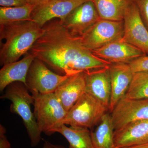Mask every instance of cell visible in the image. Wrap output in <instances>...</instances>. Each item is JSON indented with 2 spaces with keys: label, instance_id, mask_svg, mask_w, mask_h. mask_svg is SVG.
Returning a JSON list of instances; mask_svg holds the SVG:
<instances>
[{
  "label": "cell",
  "instance_id": "6da1fadb",
  "mask_svg": "<svg viewBox=\"0 0 148 148\" xmlns=\"http://www.w3.org/2000/svg\"><path fill=\"white\" fill-rule=\"evenodd\" d=\"M42 27L43 33L29 51L59 75H71L111 65L86 48L80 37L72 36L60 20L49 21Z\"/></svg>",
  "mask_w": 148,
  "mask_h": 148
},
{
  "label": "cell",
  "instance_id": "7a4b0ae2",
  "mask_svg": "<svg viewBox=\"0 0 148 148\" xmlns=\"http://www.w3.org/2000/svg\"><path fill=\"white\" fill-rule=\"evenodd\" d=\"M44 30L31 20L0 24V64L13 63L28 53Z\"/></svg>",
  "mask_w": 148,
  "mask_h": 148
},
{
  "label": "cell",
  "instance_id": "3957f363",
  "mask_svg": "<svg viewBox=\"0 0 148 148\" xmlns=\"http://www.w3.org/2000/svg\"><path fill=\"white\" fill-rule=\"evenodd\" d=\"M6 88L1 99H8L12 102L11 112L21 118L27 129L31 146L36 147L41 140L42 132L40 130L34 112L31 110V105L34 103L33 95L29 93V89L22 82L12 83Z\"/></svg>",
  "mask_w": 148,
  "mask_h": 148
},
{
  "label": "cell",
  "instance_id": "277c9868",
  "mask_svg": "<svg viewBox=\"0 0 148 148\" xmlns=\"http://www.w3.org/2000/svg\"><path fill=\"white\" fill-rule=\"evenodd\" d=\"M34 99V114L41 132L47 135L62 124L67 115L64 107L54 92L41 94L32 92Z\"/></svg>",
  "mask_w": 148,
  "mask_h": 148
},
{
  "label": "cell",
  "instance_id": "5b68a950",
  "mask_svg": "<svg viewBox=\"0 0 148 148\" xmlns=\"http://www.w3.org/2000/svg\"><path fill=\"white\" fill-rule=\"evenodd\" d=\"M109 109L97 98L85 92L67 112L62 124L92 130Z\"/></svg>",
  "mask_w": 148,
  "mask_h": 148
},
{
  "label": "cell",
  "instance_id": "8992f818",
  "mask_svg": "<svg viewBox=\"0 0 148 148\" xmlns=\"http://www.w3.org/2000/svg\"><path fill=\"white\" fill-rule=\"evenodd\" d=\"M123 33V21H110L101 18L80 39L82 45L91 51L122 39Z\"/></svg>",
  "mask_w": 148,
  "mask_h": 148
},
{
  "label": "cell",
  "instance_id": "52a82bcc",
  "mask_svg": "<svg viewBox=\"0 0 148 148\" xmlns=\"http://www.w3.org/2000/svg\"><path fill=\"white\" fill-rule=\"evenodd\" d=\"M69 76L53 73L42 61L35 58L27 73L26 86L32 93H52Z\"/></svg>",
  "mask_w": 148,
  "mask_h": 148
},
{
  "label": "cell",
  "instance_id": "ba28073f",
  "mask_svg": "<svg viewBox=\"0 0 148 148\" xmlns=\"http://www.w3.org/2000/svg\"><path fill=\"white\" fill-rule=\"evenodd\" d=\"M122 40L148 54V30L135 0H129L125 10Z\"/></svg>",
  "mask_w": 148,
  "mask_h": 148
},
{
  "label": "cell",
  "instance_id": "9c48e42d",
  "mask_svg": "<svg viewBox=\"0 0 148 148\" xmlns=\"http://www.w3.org/2000/svg\"><path fill=\"white\" fill-rule=\"evenodd\" d=\"M110 113L114 130L138 121L148 119V99L123 97Z\"/></svg>",
  "mask_w": 148,
  "mask_h": 148
},
{
  "label": "cell",
  "instance_id": "30bf717a",
  "mask_svg": "<svg viewBox=\"0 0 148 148\" xmlns=\"http://www.w3.org/2000/svg\"><path fill=\"white\" fill-rule=\"evenodd\" d=\"M101 19L92 0H88L77 7L64 21V27L74 36L81 37Z\"/></svg>",
  "mask_w": 148,
  "mask_h": 148
},
{
  "label": "cell",
  "instance_id": "8fae6325",
  "mask_svg": "<svg viewBox=\"0 0 148 148\" xmlns=\"http://www.w3.org/2000/svg\"><path fill=\"white\" fill-rule=\"evenodd\" d=\"M88 0H50L37 6L32 15V20L42 27L54 18L64 21L71 12Z\"/></svg>",
  "mask_w": 148,
  "mask_h": 148
},
{
  "label": "cell",
  "instance_id": "7c38bea8",
  "mask_svg": "<svg viewBox=\"0 0 148 148\" xmlns=\"http://www.w3.org/2000/svg\"><path fill=\"white\" fill-rule=\"evenodd\" d=\"M91 51L95 56L111 64H129L136 58L146 55L143 51L122 39Z\"/></svg>",
  "mask_w": 148,
  "mask_h": 148
},
{
  "label": "cell",
  "instance_id": "4fadbf2b",
  "mask_svg": "<svg viewBox=\"0 0 148 148\" xmlns=\"http://www.w3.org/2000/svg\"><path fill=\"white\" fill-rule=\"evenodd\" d=\"M109 67L88 70L84 73L86 92L101 101L109 111L111 86Z\"/></svg>",
  "mask_w": 148,
  "mask_h": 148
},
{
  "label": "cell",
  "instance_id": "5bb4252c",
  "mask_svg": "<svg viewBox=\"0 0 148 148\" xmlns=\"http://www.w3.org/2000/svg\"><path fill=\"white\" fill-rule=\"evenodd\" d=\"M110 78L111 94L109 112L128 90L134 73L128 64H111L109 67Z\"/></svg>",
  "mask_w": 148,
  "mask_h": 148
},
{
  "label": "cell",
  "instance_id": "9a60e30c",
  "mask_svg": "<svg viewBox=\"0 0 148 148\" xmlns=\"http://www.w3.org/2000/svg\"><path fill=\"white\" fill-rule=\"evenodd\" d=\"M85 92L84 73L82 72L69 76L54 93L68 112Z\"/></svg>",
  "mask_w": 148,
  "mask_h": 148
},
{
  "label": "cell",
  "instance_id": "2e32d148",
  "mask_svg": "<svg viewBox=\"0 0 148 148\" xmlns=\"http://www.w3.org/2000/svg\"><path fill=\"white\" fill-rule=\"evenodd\" d=\"M114 142L116 147L148 143V119L134 122L114 130Z\"/></svg>",
  "mask_w": 148,
  "mask_h": 148
},
{
  "label": "cell",
  "instance_id": "e0dca14e",
  "mask_svg": "<svg viewBox=\"0 0 148 148\" xmlns=\"http://www.w3.org/2000/svg\"><path fill=\"white\" fill-rule=\"evenodd\" d=\"M35 57L30 53L19 61L4 65L0 71V90L2 92L12 83L21 82L26 85L28 71Z\"/></svg>",
  "mask_w": 148,
  "mask_h": 148
},
{
  "label": "cell",
  "instance_id": "ac0fdd59",
  "mask_svg": "<svg viewBox=\"0 0 148 148\" xmlns=\"http://www.w3.org/2000/svg\"><path fill=\"white\" fill-rule=\"evenodd\" d=\"M114 129L110 113H106L99 124L90 131V136L94 148H114Z\"/></svg>",
  "mask_w": 148,
  "mask_h": 148
},
{
  "label": "cell",
  "instance_id": "d6986e66",
  "mask_svg": "<svg viewBox=\"0 0 148 148\" xmlns=\"http://www.w3.org/2000/svg\"><path fill=\"white\" fill-rule=\"evenodd\" d=\"M58 132L66 138L69 143V148H94L90 130L86 127L70 126L61 124L56 128L53 133Z\"/></svg>",
  "mask_w": 148,
  "mask_h": 148
},
{
  "label": "cell",
  "instance_id": "ffe728a7",
  "mask_svg": "<svg viewBox=\"0 0 148 148\" xmlns=\"http://www.w3.org/2000/svg\"><path fill=\"white\" fill-rule=\"evenodd\" d=\"M101 19L123 21L129 0H92Z\"/></svg>",
  "mask_w": 148,
  "mask_h": 148
},
{
  "label": "cell",
  "instance_id": "44dd1931",
  "mask_svg": "<svg viewBox=\"0 0 148 148\" xmlns=\"http://www.w3.org/2000/svg\"><path fill=\"white\" fill-rule=\"evenodd\" d=\"M36 6L27 4L22 6L0 8V24L31 21Z\"/></svg>",
  "mask_w": 148,
  "mask_h": 148
},
{
  "label": "cell",
  "instance_id": "7402d4cb",
  "mask_svg": "<svg viewBox=\"0 0 148 148\" xmlns=\"http://www.w3.org/2000/svg\"><path fill=\"white\" fill-rule=\"evenodd\" d=\"M125 97L132 99H148V72L134 73Z\"/></svg>",
  "mask_w": 148,
  "mask_h": 148
},
{
  "label": "cell",
  "instance_id": "603a6c76",
  "mask_svg": "<svg viewBox=\"0 0 148 148\" xmlns=\"http://www.w3.org/2000/svg\"><path fill=\"white\" fill-rule=\"evenodd\" d=\"M133 73L148 72V56L145 55L136 58L129 63Z\"/></svg>",
  "mask_w": 148,
  "mask_h": 148
},
{
  "label": "cell",
  "instance_id": "cb8c5ba5",
  "mask_svg": "<svg viewBox=\"0 0 148 148\" xmlns=\"http://www.w3.org/2000/svg\"><path fill=\"white\" fill-rule=\"evenodd\" d=\"M140 15L148 30V0H135Z\"/></svg>",
  "mask_w": 148,
  "mask_h": 148
},
{
  "label": "cell",
  "instance_id": "d4e9b609",
  "mask_svg": "<svg viewBox=\"0 0 148 148\" xmlns=\"http://www.w3.org/2000/svg\"><path fill=\"white\" fill-rule=\"evenodd\" d=\"M27 4V0H0V5L2 7L22 6Z\"/></svg>",
  "mask_w": 148,
  "mask_h": 148
},
{
  "label": "cell",
  "instance_id": "484cf974",
  "mask_svg": "<svg viewBox=\"0 0 148 148\" xmlns=\"http://www.w3.org/2000/svg\"><path fill=\"white\" fill-rule=\"evenodd\" d=\"M6 130L2 125H0V148H12L6 135Z\"/></svg>",
  "mask_w": 148,
  "mask_h": 148
},
{
  "label": "cell",
  "instance_id": "4316f807",
  "mask_svg": "<svg viewBox=\"0 0 148 148\" xmlns=\"http://www.w3.org/2000/svg\"><path fill=\"white\" fill-rule=\"evenodd\" d=\"M48 1V0H27L28 3L36 6L42 4Z\"/></svg>",
  "mask_w": 148,
  "mask_h": 148
},
{
  "label": "cell",
  "instance_id": "83f0119b",
  "mask_svg": "<svg viewBox=\"0 0 148 148\" xmlns=\"http://www.w3.org/2000/svg\"><path fill=\"white\" fill-rule=\"evenodd\" d=\"M114 148H148V143L141 144V145L122 147H114Z\"/></svg>",
  "mask_w": 148,
  "mask_h": 148
},
{
  "label": "cell",
  "instance_id": "f1b7e54d",
  "mask_svg": "<svg viewBox=\"0 0 148 148\" xmlns=\"http://www.w3.org/2000/svg\"><path fill=\"white\" fill-rule=\"evenodd\" d=\"M42 148H53V145L48 141H46Z\"/></svg>",
  "mask_w": 148,
  "mask_h": 148
},
{
  "label": "cell",
  "instance_id": "f546056e",
  "mask_svg": "<svg viewBox=\"0 0 148 148\" xmlns=\"http://www.w3.org/2000/svg\"><path fill=\"white\" fill-rule=\"evenodd\" d=\"M53 148H65L64 147L59 145H53Z\"/></svg>",
  "mask_w": 148,
  "mask_h": 148
},
{
  "label": "cell",
  "instance_id": "4dcf8cb0",
  "mask_svg": "<svg viewBox=\"0 0 148 148\" xmlns=\"http://www.w3.org/2000/svg\"><path fill=\"white\" fill-rule=\"evenodd\" d=\"M48 1H50V0H48ZM60 1H71V0H60Z\"/></svg>",
  "mask_w": 148,
  "mask_h": 148
},
{
  "label": "cell",
  "instance_id": "1f68e13d",
  "mask_svg": "<svg viewBox=\"0 0 148 148\" xmlns=\"http://www.w3.org/2000/svg\"><path fill=\"white\" fill-rule=\"evenodd\" d=\"M119 1H122V0H119Z\"/></svg>",
  "mask_w": 148,
  "mask_h": 148
}]
</instances>
